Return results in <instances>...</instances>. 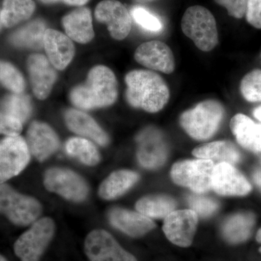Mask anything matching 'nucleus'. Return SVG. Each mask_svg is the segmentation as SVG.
Wrapping results in <instances>:
<instances>
[{
    "instance_id": "obj_42",
    "label": "nucleus",
    "mask_w": 261,
    "mask_h": 261,
    "mask_svg": "<svg viewBox=\"0 0 261 261\" xmlns=\"http://www.w3.org/2000/svg\"><path fill=\"white\" fill-rule=\"evenodd\" d=\"M137 3H147L150 2L154 1V0H135Z\"/></svg>"
},
{
    "instance_id": "obj_21",
    "label": "nucleus",
    "mask_w": 261,
    "mask_h": 261,
    "mask_svg": "<svg viewBox=\"0 0 261 261\" xmlns=\"http://www.w3.org/2000/svg\"><path fill=\"white\" fill-rule=\"evenodd\" d=\"M67 36L72 40L87 44L94 37L92 13L89 8L80 7L65 15L62 20Z\"/></svg>"
},
{
    "instance_id": "obj_18",
    "label": "nucleus",
    "mask_w": 261,
    "mask_h": 261,
    "mask_svg": "<svg viewBox=\"0 0 261 261\" xmlns=\"http://www.w3.org/2000/svg\"><path fill=\"white\" fill-rule=\"evenodd\" d=\"M44 48L48 59L57 70L65 69L71 63L75 55V47L71 39L54 29L46 30Z\"/></svg>"
},
{
    "instance_id": "obj_39",
    "label": "nucleus",
    "mask_w": 261,
    "mask_h": 261,
    "mask_svg": "<svg viewBox=\"0 0 261 261\" xmlns=\"http://www.w3.org/2000/svg\"><path fill=\"white\" fill-rule=\"evenodd\" d=\"M253 179L257 186L261 190V171L257 170L253 174Z\"/></svg>"
},
{
    "instance_id": "obj_33",
    "label": "nucleus",
    "mask_w": 261,
    "mask_h": 261,
    "mask_svg": "<svg viewBox=\"0 0 261 261\" xmlns=\"http://www.w3.org/2000/svg\"><path fill=\"white\" fill-rule=\"evenodd\" d=\"M187 202L190 208L201 217L212 216L219 208V203L210 197L197 195H189Z\"/></svg>"
},
{
    "instance_id": "obj_16",
    "label": "nucleus",
    "mask_w": 261,
    "mask_h": 261,
    "mask_svg": "<svg viewBox=\"0 0 261 261\" xmlns=\"http://www.w3.org/2000/svg\"><path fill=\"white\" fill-rule=\"evenodd\" d=\"M27 67L34 95L41 100L47 99L58 77L56 68L47 57L42 54L29 56Z\"/></svg>"
},
{
    "instance_id": "obj_6",
    "label": "nucleus",
    "mask_w": 261,
    "mask_h": 261,
    "mask_svg": "<svg viewBox=\"0 0 261 261\" xmlns=\"http://www.w3.org/2000/svg\"><path fill=\"white\" fill-rule=\"evenodd\" d=\"M214 163L210 160H186L173 165L171 176L173 181L187 187L196 194L205 193L212 189Z\"/></svg>"
},
{
    "instance_id": "obj_3",
    "label": "nucleus",
    "mask_w": 261,
    "mask_h": 261,
    "mask_svg": "<svg viewBox=\"0 0 261 261\" xmlns=\"http://www.w3.org/2000/svg\"><path fill=\"white\" fill-rule=\"evenodd\" d=\"M224 108L215 99L202 101L180 116V124L194 140L211 138L219 129L224 118Z\"/></svg>"
},
{
    "instance_id": "obj_45",
    "label": "nucleus",
    "mask_w": 261,
    "mask_h": 261,
    "mask_svg": "<svg viewBox=\"0 0 261 261\" xmlns=\"http://www.w3.org/2000/svg\"><path fill=\"white\" fill-rule=\"evenodd\" d=\"M259 252H260L261 253V247H260V248H259Z\"/></svg>"
},
{
    "instance_id": "obj_20",
    "label": "nucleus",
    "mask_w": 261,
    "mask_h": 261,
    "mask_svg": "<svg viewBox=\"0 0 261 261\" xmlns=\"http://www.w3.org/2000/svg\"><path fill=\"white\" fill-rule=\"evenodd\" d=\"M64 118L65 124L73 133L90 139L100 146L109 144L107 134L92 117L83 111L72 108L67 110Z\"/></svg>"
},
{
    "instance_id": "obj_13",
    "label": "nucleus",
    "mask_w": 261,
    "mask_h": 261,
    "mask_svg": "<svg viewBox=\"0 0 261 261\" xmlns=\"http://www.w3.org/2000/svg\"><path fill=\"white\" fill-rule=\"evenodd\" d=\"M198 224V215L192 209L174 211L165 218L163 230L170 242L181 247L192 245Z\"/></svg>"
},
{
    "instance_id": "obj_30",
    "label": "nucleus",
    "mask_w": 261,
    "mask_h": 261,
    "mask_svg": "<svg viewBox=\"0 0 261 261\" xmlns=\"http://www.w3.org/2000/svg\"><path fill=\"white\" fill-rule=\"evenodd\" d=\"M2 106L3 112L18 120L23 124L32 114V106L28 96L22 93L7 96Z\"/></svg>"
},
{
    "instance_id": "obj_9",
    "label": "nucleus",
    "mask_w": 261,
    "mask_h": 261,
    "mask_svg": "<svg viewBox=\"0 0 261 261\" xmlns=\"http://www.w3.org/2000/svg\"><path fill=\"white\" fill-rule=\"evenodd\" d=\"M84 252L90 261H137L106 230H94L87 235Z\"/></svg>"
},
{
    "instance_id": "obj_29",
    "label": "nucleus",
    "mask_w": 261,
    "mask_h": 261,
    "mask_svg": "<svg viewBox=\"0 0 261 261\" xmlns=\"http://www.w3.org/2000/svg\"><path fill=\"white\" fill-rule=\"evenodd\" d=\"M65 149L71 157L89 166H94L100 161V154L91 141L82 137H72L66 142Z\"/></svg>"
},
{
    "instance_id": "obj_26",
    "label": "nucleus",
    "mask_w": 261,
    "mask_h": 261,
    "mask_svg": "<svg viewBox=\"0 0 261 261\" xmlns=\"http://www.w3.org/2000/svg\"><path fill=\"white\" fill-rule=\"evenodd\" d=\"M47 25L42 19H35L15 31L10 42L17 47L40 49L44 47V34Z\"/></svg>"
},
{
    "instance_id": "obj_4",
    "label": "nucleus",
    "mask_w": 261,
    "mask_h": 261,
    "mask_svg": "<svg viewBox=\"0 0 261 261\" xmlns=\"http://www.w3.org/2000/svg\"><path fill=\"white\" fill-rule=\"evenodd\" d=\"M181 24L182 32L201 51H210L219 44L216 19L207 8L190 7L182 17Z\"/></svg>"
},
{
    "instance_id": "obj_41",
    "label": "nucleus",
    "mask_w": 261,
    "mask_h": 261,
    "mask_svg": "<svg viewBox=\"0 0 261 261\" xmlns=\"http://www.w3.org/2000/svg\"><path fill=\"white\" fill-rule=\"evenodd\" d=\"M256 240L258 243H261V228L257 231L256 235Z\"/></svg>"
},
{
    "instance_id": "obj_24",
    "label": "nucleus",
    "mask_w": 261,
    "mask_h": 261,
    "mask_svg": "<svg viewBox=\"0 0 261 261\" xmlns=\"http://www.w3.org/2000/svg\"><path fill=\"white\" fill-rule=\"evenodd\" d=\"M140 179V175L129 170L115 171L101 183L99 195L106 200H114L126 193Z\"/></svg>"
},
{
    "instance_id": "obj_31",
    "label": "nucleus",
    "mask_w": 261,
    "mask_h": 261,
    "mask_svg": "<svg viewBox=\"0 0 261 261\" xmlns=\"http://www.w3.org/2000/svg\"><path fill=\"white\" fill-rule=\"evenodd\" d=\"M0 83L14 93L20 94L25 89L23 76L13 65L0 61Z\"/></svg>"
},
{
    "instance_id": "obj_25",
    "label": "nucleus",
    "mask_w": 261,
    "mask_h": 261,
    "mask_svg": "<svg viewBox=\"0 0 261 261\" xmlns=\"http://www.w3.org/2000/svg\"><path fill=\"white\" fill-rule=\"evenodd\" d=\"M255 222V216L251 213H240L229 216L221 228L223 237L228 243H244L251 236Z\"/></svg>"
},
{
    "instance_id": "obj_38",
    "label": "nucleus",
    "mask_w": 261,
    "mask_h": 261,
    "mask_svg": "<svg viewBox=\"0 0 261 261\" xmlns=\"http://www.w3.org/2000/svg\"><path fill=\"white\" fill-rule=\"evenodd\" d=\"M44 4H55L57 3H63L71 6L82 7L87 4L89 0H39Z\"/></svg>"
},
{
    "instance_id": "obj_23",
    "label": "nucleus",
    "mask_w": 261,
    "mask_h": 261,
    "mask_svg": "<svg viewBox=\"0 0 261 261\" xmlns=\"http://www.w3.org/2000/svg\"><path fill=\"white\" fill-rule=\"evenodd\" d=\"M192 154L200 159L210 160L213 162L226 163L233 165L241 159V154L236 146L229 141H216L199 146L192 151Z\"/></svg>"
},
{
    "instance_id": "obj_22",
    "label": "nucleus",
    "mask_w": 261,
    "mask_h": 261,
    "mask_svg": "<svg viewBox=\"0 0 261 261\" xmlns=\"http://www.w3.org/2000/svg\"><path fill=\"white\" fill-rule=\"evenodd\" d=\"M230 128L242 147L251 152H261V124L239 113L231 118Z\"/></svg>"
},
{
    "instance_id": "obj_8",
    "label": "nucleus",
    "mask_w": 261,
    "mask_h": 261,
    "mask_svg": "<svg viewBox=\"0 0 261 261\" xmlns=\"http://www.w3.org/2000/svg\"><path fill=\"white\" fill-rule=\"evenodd\" d=\"M44 185L48 191L72 202H83L89 194V187L85 180L78 173L66 168L48 169L44 176Z\"/></svg>"
},
{
    "instance_id": "obj_19",
    "label": "nucleus",
    "mask_w": 261,
    "mask_h": 261,
    "mask_svg": "<svg viewBox=\"0 0 261 261\" xmlns=\"http://www.w3.org/2000/svg\"><path fill=\"white\" fill-rule=\"evenodd\" d=\"M110 224L132 238H140L152 231L155 224L140 213L115 207L108 214Z\"/></svg>"
},
{
    "instance_id": "obj_28",
    "label": "nucleus",
    "mask_w": 261,
    "mask_h": 261,
    "mask_svg": "<svg viewBox=\"0 0 261 261\" xmlns=\"http://www.w3.org/2000/svg\"><path fill=\"white\" fill-rule=\"evenodd\" d=\"M33 0H4L1 10L2 23L11 28L30 18L35 11Z\"/></svg>"
},
{
    "instance_id": "obj_11",
    "label": "nucleus",
    "mask_w": 261,
    "mask_h": 261,
    "mask_svg": "<svg viewBox=\"0 0 261 261\" xmlns=\"http://www.w3.org/2000/svg\"><path fill=\"white\" fill-rule=\"evenodd\" d=\"M137 158L142 167L156 169L168 158V147L163 134L154 127H147L137 136Z\"/></svg>"
},
{
    "instance_id": "obj_7",
    "label": "nucleus",
    "mask_w": 261,
    "mask_h": 261,
    "mask_svg": "<svg viewBox=\"0 0 261 261\" xmlns=\"http://www.w3.org/2000/svg\"><path fill=\"white\" fill-rule=\"evenodd\" d=\"M55 231L56 225L50 218L38 220L15 242V255L21 261H39L53 240Z\"/></svg>"
},
{
    "instance_id": "obj_12",
    "label": "nucleus",
    "mask_w": 261,
    "mask_h": 261,
    "mask_svg": "<svg viewBox=\"0 0 261 261\" xmlns=\"http://www.w3.org/2000/svg\"><path fill=\"white\" fill-rule=\"evenodd\" d=\"M94 16L99 23L107 25L111 37L123 40L132 30V16L124 5L117 0H104L97 5Z\"/></svg>"
},
{
    "instance_id": "obj_27",
    "label": "nucleus",
    "mask_w": 261,
    "mask_h": 261,
    "mask_svg": "<svg viewBox=\"0 0 261 261\" xmlns=\"http://www.w3.org/2000/svg\"><path fill=\"white\" fill-rule=\"evenodd\" d=\"M176 205V201L170 196L148 195L137 201L136 209L147 217L165 219L168 215L175 211Z\"/></svg>"
},
{
    "instance_id": "obj_44",
    "label": "nucleus",
    "mask_w": 261,
    "mask_h": 261,
    "mask_svg": "<svg viewBox=\"0 0 261 261\" xmlns=\"http://www.w3.org/2000/svg\"><path fill=\"white\" fill-rule=\"evenodd\" d=\"M1 23H2V21H1V10H0V27H1Z\"/></svg>"
},
{
    "instance_id": "obj_37",
    "label": "nucleus",
    "mask_w": 261,
    "mask_h": 261,
    "mask_svg": "<svg viewBox=\"0 0 261 261\" xmlns=\"http://www.w3.org/2000/svg\"><path fill=\"white\" fill-rule=\"evenodd\" d=\"M245 15L250 25L261 29V0H248Z\"/></svg>"
},
{
    "instance_id": "obj_14",
    "label": "nucleus",
    "mask_w": 261,
    "mask_h": 261,
    "mask_svg": "<svg viewBox=\"0 0 261 261\" xmlns=\"http://www.w3.org/2000/svg\"><path fill=\"white\" fill-rule=\"evenodd\" d=\"M212 189L220 195L245 196L250 193L252 187L233 165L221 163L214 166Z\"/></svg>"
},
{
    "instance_id": "obj_36",
    "label": "nucleus",
    "mask_w": 261,
    "mask_h": 261,
    "mask_svg": "<svg viewBox=\"0 0 261 261\" xmlns=\"http://www.w3.org/2000/svg\"><path fill=\"white\" fill-rule=\"evenodd\" d=\"M22 123L4 112H0V134L18 136L21 132Z\"/></svg>"
},
{
    "instance_id": "obj_34",
    "label": "nucleus",
    "mask_w": 261,
    "mask_h": 261,
    "mask_svg": "<svg viewBox=\"0 0 261 261\" xmlns=\"http://www.w3.org/2000/svg\"><path fill=\"white\" fill-rule=\"evenodd\" d=\"M132 17L137 24L149 32H158L162 30L163 24L159 18L154 16L148 10L141 7L132 8Z\"/></svg>"
},
{
    "instance_id": "obj_40",
    "label": "nucleus",
    "mask_w": 261,
    "mask_h": 261,
    "mask_svg": "<svg viewBox=\"0 0 261 261\" xmlns=\"http://www.w3.org/2000/svg\"><path fill=\"white\" fill-rule=\"evenodd\" d=\"M253 115L256 119L261 122V106L255 108V111H253Z\"/></svg>"
},
{
    "instance_id": "obj_17",
    "label": "nucleus",
    "mask_w": 261,
    "mask_h": 261,
    "mask_svg": "<svg viewBox=\"0 0 261 261\" xmlns=\"http://www.w3.org/2000/svg\"><path fill=\"white\" fill-rule=\"evenodd\" d=\"M29 152L39 161H44L54 154L60 147L56 132L47 123L34 121L27 135Z\"/></svg>"
},
{
    "instance_id": "obj_1",
    "label": "nucleus",
    "mask_w": 261,
    "mask_h": 261,
    "mask_svg": "<svg viewBox=\"0 0 261 261\" xmlns=\"http://www.w3.org/2000/svg\"><path fill=\"white\" fill-rule=\"evenodd\" d=\"M125 82L126 101L132 107L154 113L161 111L169 101L167 84L153 71L132 70L125 76Z\"/></svg>"
},
{
    "instance_id": "obj_15",
    "label": "nucleus",
    "mask_w": 261,
    "mask_h": 261,
    "mask_svg": "<svg viewBox=\"0 0 261 261\" xmlns=\"http://www.w3.org/2000/svg\"><path fill=\"white\" fill-rule=\"evenodd\" d=\"M137 63L149 69L162 72L166 74L172 73L175 69L173 51L167 44L154 40L143 43L137 47L135 53Z\"/></svg>"
},
{
    "instance_id": "obj_2",
    "label": "nucleus",
    "mask_w": 261,
    "mask_h": 261,
    "mask_svg": "<svg viewBox=\"0 0 261 261\" xmlns=\"http://www.w3.org/2000/svg\"><path fill=\"white\" fill-rule=\"evenodd\" d=\"M118 94V82L112 70L97 65L89 70L85 83L70 91V100L80 109L92 110L112 106Z\"/></svg>"
},
{
    "instance_id": "obj_43",
    "label": "nucleus",
    "mask_w": 261,
    "mask_h": 261,
    "mask_svg": "<svg viewBox=\"0 0 261 261\" xmlns=\"http://www.w3.org/2000/svg\"><path fill=\"white\" fill-rule=\"evenodd\" d=\"M0 261H8V260H7L6 259H5V257L3 256V255H0Z\"/></svg>"
},
{
    "instance_id": "obj_35",
    "label": "nucleus",
    "mask_w": 261,
    "mask_h": 261,
    "mask_svg": "<svg viewBox=\"0 0 261 261\" xmlns=\"http://www.w3.org/2000/svg\"><path fill=\"white\" fill-rule=\"evenodd\" d=\"M217 4L224 7L228 14L235 18H242L246 13L248 0H214Z\"/></svg>"
},
{
    "instance_id": "obj_32",
    "label": "nucleus",
    "mask_w": 261,
    "mask_h": 261,
    "mask_svg": "<svg viewBox=\"0 0 261 261\" xmlns=\"http://www.w3.org/2000/svg\"><path fill=\"white\" fill-rule=\"evenodd\" d=\"M240 88L242 95L248 102H261V70H254L245 75Z\"/></svg>"
},
{
    "instance_id": "obj_10",
    "label": "nucleus",
    "mask_w": 261,
    "mask_h": 261,
    "mask_svg": "<svg viewBox=\"0 0 261 261\" xmlns=\"http://www.w3.org/2000/svg\"><path fill=\"white\" fill-rule=\"evenodd\" d=\"M30 152L20 136H8L0 142V183L17 176L27 167Z\"/></svg>"
},
{
    "instance_id": "obj_5",
    "label": "nucleus",
    "mask_w": 261,
    "mask_h": 261,
    "mask_svg": "<svg viewBox=\"0 0 261 261\" xmlns=\"http://www.w3.org/2000/svg\"><path fill=\"white\" fill-rule=\"evenodd\" d=\"M42 212V205L35 198L21 195L8 185L0 183V214H4L13 224H32Z\"/></svg>"
}]
</instances>
